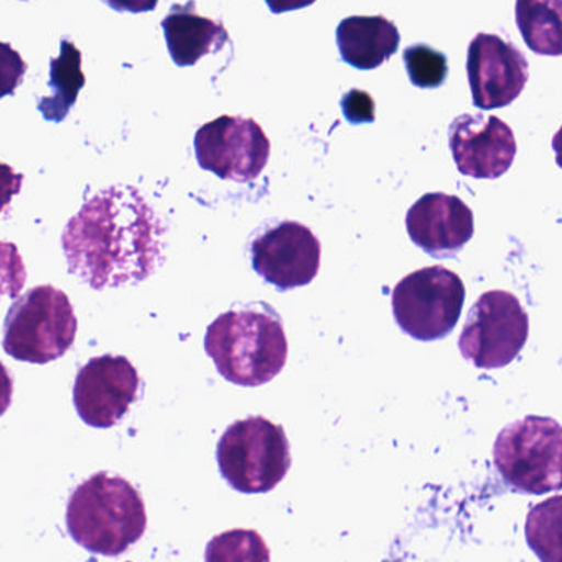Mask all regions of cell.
I'll return each mask as SVG.
<instances>
[{"label": "cell", "instance_id": "cell-1", "mask_svg": "<svg viewBox=\"0 0 562 562\" xmlns=\"http://www.w3.org/2000/svg\"><path fill=\"white\" fill-rule=\"evenodd\" d=\"M160 241L162 226L133 187L98 193L61 236L71 274L97 291L149 278L159 265Z\"/></svg>", "mask_w": 562, "mask_h": 562}, {"label": "cell", "instance_id": "cell-2", "mask_svg": "<svg viewBox=\"0 0 562 562\" xmlns=\"http://www.w3.org/2000/svg\"><path fill=\"white\" fill-rule=\"evenodd\" d=\"M205 350L226 381L255 387L284 370L289 345L274 308L258 302L220 315L206 330Z\"/></svg>", "mask_w": 562, "mask_h": 562}, {"label": "cell", "instance_id": "cell-3", "mask_svg": "<svg viewBox=\"0 0 562 562\" xmlns=\"http://www.w3.org/2000/svg\"><path fill=\"white\" fill-rule=\"evenodd\" d=\"M67 528L81 548L94 554L121 555L146 535V505L123 476L100 472L71 493Z\"/></svg>", "mask_w": 562, "mask_h": 562}, {"label": "cell", "instance_id": "cell-4", "mask_svg": "<svg viewBox=\"0 0 562 562\" xmlns=\"http://www.w3.org/2000/svg\"><path fill=\"white\" fill-rule=\"evenodd\" d=\"M77 331V315L68 295L54 285H38L9 308L2 344L15 360L47 364L74 347Z\"/></svg>", "mask_w": 562, "mask_h": 562}, {"label": "cell", "instance_id": "cell-5", "mask_svg": "<svg viewBox=\"0 0 562 562\" xmlns=\"http://www.w3.org/2000/svg\"><path fill=\"white\" fill-rule=\"evenodd\" d=\"M216 460L232 488L246 495L268 493L291 469V446L281 426L251 416L236 420L220 437Z\"/></svg>", "mask_w": 562, "mask_h": 562}, {"label": "cell", "instance_id": "cell-6", "mask_svg": "<svg viewBox=\"0 0 562 562\" xmlns=\"http://www.w3.org/2000/svg\"><path fill=\"white\" fill-rule=\"evenodd\" d=\"M493 460L503 479L518 492H555L561 488V426L551 417L516 420L496 437Z\"/></svg>", "mask_w": 562, "mask_h": 562}, {"label": "cell", "instance_id": "cell-7", "mask_svg": "<svg viewBox=\"0 0 562 562\" xmlns=\"http://www.w3.org/2000/svg\"><path fill=\"white\" fill-rule=\"evenodd\" d=\"M393 314L404 334L434 341L452 334L465 304V285L456 272L432 266L411 272L393 291Z\"/></svg>", "mask_w": 562, "mask_h": 562}, {"label": "cell", "instance_id": "cell-8", "mask_svg": "<svg viewBox=\"0 0 562 562\" xmlns=\"http://www.w3.org/2000/svg\"><path fill=\"white\" fill-rule=\"evenodd\" d=\"M528 334V314L518 299L490 291L470 308L459 338L460 353L480 370H496L518 357Z\"/></svg>", "mask_w": 562, "mask_h": 562}, {"label": "cell", "instance_id": "cell-9", "mask_svg": "<svg viewBox=\"0 0 562 562\" xmlns=\"http://www.w3.org/2000/svg\"><path fill=\"white\" fill-rule=\"evenodd\" d=\"M199 166L223 180L246 183L261 176L271 156V143L255 120L220 116L195 134Z\"/></svg>", "mask_w": 562, "mask_h": 562}, {"label": "cell", "instance_id": "cell-10", "mask_svg": "<svg viewBox=\"0 0 562 562\" xmlns=\"http://www.w3.org/2000/svg\"><path fill=\"white\" fill-rule=\"evenodd\" d=\"M139 386V373L126 357L91 358L75 380L74 403L78 416L88 426L110 429L126 416L137 400Z\"/></svg>", "mask_w": 562, "mask_h": 562}, {"label": "cell", "instance_id": "cell-11", "mask_svg": "<svg viewBox=\"0 0 562 562\" xmlns=\"http://www.w3.org/2000/svg\"><path fill=\"white\" fill-rule=\"evenodd\" d=\"M322 246L317 236L297 222H282L255 238L252 268L279 291L311 284L321 269Z\"/></svg>", "mask_w": 562, "mask_h": 562}, {"label": "cell", "instance_id": "cell-12", "mask_svg": "<svg viewBox=\"0 0 562 562\" xmlns=\"http://www.w3.org/2000/svg\"><path fill=\"white\" fill-rule=\"evenodd\" d=\"M528 60L515 45L498 35H476L467 54L473 104L483 111L509 106L528 83Z\"/></svg>", "mask_w": 562, "mask_h": 562}, {"label": "cell", "instance_id": "cell-13", "mask_svg": "<svg viewBox=\"0 0 562 562\" xmlns=\"http://www.w3.org/2000/svg\"><path fill=\"white\" fill-rule=\"evenodd\" d=\"M457 169L472 179L493 180L508 172L516 156L512 127L496 116L462 114L449 127Z\"/></svg>", "mask_w": 562, "mask_h": 562}, {"label": "cell", "instance_id": "cell-14", "mask_svg": "<svg viewBox=\"0 0 562 562\" xmlns=\"http://www.w3.org/2000/svg\"><path fill=\"white\" fill-rule=\"evenodd\" d=\"M406 228L414 245L437 259L459 255L475 232L472 210L446 193L420 196L407 212Z\"/></svg>", "mask_w": 562, "mask_h": 562}, {"label": "cell", "instance_id": "cell-15", "mask_svg": "<svg viewBox=\"0 0 562 562\" xmlns=\"http://www.w3.org/2000/svg\"><path fill=\"white\" fill-rule=\"evenodd\" d=\"M396 25L383 15H355L337 27V45L341 60L358 70H374L390 60L400 48Z\"/></svg>", "mask_w": 562, "mask_h": 562}, {"label": "cell", "instance_id": "cell-16", "mask_svg": "<svg viewBox=\"0 0 562 562\" xmlns=\"http://www.w3.org/2000/svg\"><path fill=\"white\" fill-rule=\"evenodd\" d=\"M167 47L177 67H193L200 58L222 50L228 32L222 22L196 14L195 5H176L162 21Z\"/></svg>", "mask_w": 562, "mask_h": 562}, {"label": "cell", "instance_id": "cell-17", "mask_svg": "<svg viewBox=\"0 0 562 562\" xmlns=\"http://www.w3.org/2000/svg\"><path fill=\"white\" fill-rule=\"evenodd\" d=\"M81 52L75 47L74 42L61 41L60 55L52 58L50 88L52 97L38 101V111L42 116L52 123H61L77 103L81 88L87 83L81 70Z\"/></svg>", "mask_w": 562, "mask_h": 562}, {"label": "cell", "instance_id": "cell-18", "mask_svg": "<svg viewBox=\"0 0 562 562\" xmlns=\"http://www.w3.org/2000/svg\"><path fill=\"white\" fill-rule=\"evenodd\" d=\"M561 2H522L516 4V24L526 45L539 55L559 57L562 50Z\"/></svg>", "mask_w": 562, "mask_h": 562}, {"label": "cell", "instance_id": "cell-19", "mask_svg": "<svg viewBox=\"0 0 562 562\" xmlns=\"http://www.w3.org/2000/svg\"><path fill=\"white\" fill-rule=\"evenodd\" d=\"M205 562H271V552L255 529H229L206 544Z\"/></svg>", "mask_w": 562, "mask_h": 562}, {"label": "cell", "instance_id": "cell-20", "mask_svg": "<svg viewBox=\"0 0 562 562\" xmlns=\"http://www.w3.org/2000/svg\"><path fill=\"white\" fill-rule=\"evenodd\" d=\"M403 61L414 87L430 90L446 83L449 67L446 55L440 52L423 44L411 45L404 50Z\"/></svg>", "mask_w": 562, "mask_h": 562}, {"label": "cell", "instance_id": "cell-21", "mask_svg": "<svg viewBox=\"0 0 562 562\" xmlns=\"http://www.w3.org/2000/svg\"><path fill=\"white\" fill-rule=\"evenodd\" d=\"M27 281L24 259L14 243L0 241V299L18 301Z\"/></svg>", "mask_w": 562, "mask_h": 562}, {"label": "cell", "instance_id": "cell-22", "mask_svg": "<svg viewBox=\"0 0 562 562\" xmlns=\"http://www.w3.org/2000/svg\"><path fill=\"white\" fill-rule=\"evenodd\" d=\"M27 74V64L18 50L0 42V100L11 97L21 87Z\"/></svg>", "mask_w": 562, "mask_h": 562}, {"label": "cell", "instance_id": "cell-23", "mask_svg": "<svg viewBox=\"0 0 562 562\" xmlns=\"http://www.w3.org/2000/svg\"><path fill=\"white\" fill-rule=\"evenodd\" d=\"M345 116L350 123H373L374 121V101L371 100L367 91L351 90L345 94L341 101Z\"/></svg>", "mask_w": 562, "mask_h": 562}, {"label": "cell", "instance_id": "cell-24", "mask_svg": "<svg viewBox=\"0 0 562 562\" xmlns=\"http://www.w3.org/2000/svg\"><path fill=\"white\" fill-rule=\"evenodd\" d=\"M24 176L15 172L8 164L0 162V213L11 205L12 199L22 190Z\"/></svg>", "mask_w": 562, "mask_h": 562}, {"label": "cell", "instance_id": "cell-25", "mask_svg": "<svg viewBox=\"0 0 562 562\" xmlns=\"http://www.w3.org/2000/svg\"><path fill=\"white\" fill-rule=\"evenodd\" d=\"M12 394H14V380L5 364L0 361V417L4 416L11 407Z\"/></svg>", "mask_w": 562, "mask_h": 562}]
</instances>
